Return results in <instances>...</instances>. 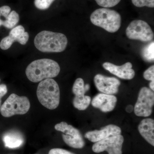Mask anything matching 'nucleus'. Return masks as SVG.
I'll list each match as a JSON object with an SVG mask.
<instances>
[{
	"label": "nucleus",
	"mask_w": 154,
	"mask_h": 154,
	"mask_svg": "<svg viewBox=\"0 0 154 154\" xmlns=\"http://www.w3.org/2000/svg\"><path fill=\"white\" fill-rule=\"evenodd\" d=\"M60 69L57 62L49 59L33 61L28 65L25 73L30 82L37 83L48 79L57 76Z\"/></svg>",
	"instance_id": "nucleus-1"
},
{
	"label": "nucleus",
	"mask_w": 154,
	"mask_h": 154,
	"mask_svg": "<svg viewBox=\"0 0 154 154\" xmlns=\"http://www.w3.org/2000/svg\"><path fill=\"white\" fill-rule=\"evenodd\" d=\"M34 43L41 52H61L66 48L68 39L63 33L43 30L35 36Z\"/></svg>",
	"instance_id": "nucleus-2"
},
{
	"label": "nucleus",
	"mask_w": 154,
	"mask_h": 154,
	"mask_svg": "<svg viewBox=\"0 0 154 154\" xmlns=\"http://www.w3.org/2000/svg\"><path fill=\"white\" fill-rule=\"evenodd\" d=\"M36 94L40 103L48 109L54 110L59 105V87L53 79H46L40 82L37 87Z\"/></svg>",
	"instance_id": "nucleus-3"
},
{
	"label": "nucleus",
	"mask_w": 154,
	"mask_h": 154,
	"mask_svg": "<svg viewBox=\"0 0 154 154\" xmlns=\"http://www.w3.org/2000/svg\"><path fill=\"white\" fill-rule=\"evenodd\" d=\"M94 25L105 29L110 33H115L121 27V17L114 10L103 8L95 10L90 17Z\"/></svg>",
	"instance_id": "nucleus-4"
},
{
	"label": "nucleus",
	"mask_w": 154,
	"mask_h": 154,
	"mask_svg": "<svg viewBox=\"0 0 154 154\" xmlns=\"http://www.w3.org/2000/svg\"><path fill=\"white\" fill-rule=\"evenodd\" d=\"M30 106V101L27 97L13 94L1 106L0 112L5 117H10L15 115H23L28 112Z\"/></svg>",
	"instance_id": "nucleus-5"
},
{
	"label": "nucleus",
	"mask_w": 154,
	"mask_h": 154,
	"mask_svg": "<svg viewBox=\"0 0 154 154\" xmlns=\"http://www.w3.org/2000/svg\"><path fill=\"white\" fill-rule=\"evenodd\" d=\"M128 38L148 42L152 40L154 33L150 26L143 20H136L131 22L126 30Z\"/></svg>",
	"instance_id": "nucleus-6"
},
{
	"label": "nucleus",
	"mask_w": 154,
	"mask_h": 154,
	"mask_svg": "<svg viewBox=\"0 0 154 154\" xmlns=\"http://www.w3.org/2000/svg\"><path fill=\"white\" fill-rule=\"evenodd\" d=\"M54 128L57 131L63 133V139L67 145L75 149L84 147L85 142L79 130L64 122L56 125Z\"/></svg>",
	"instance_id": "nucleus-7"
},
{
	"label": "nucleus",
	"mask_w": 154,
	"mask_h": 154,
	"mask_svg": "<svg viewBox=\"0 0 154 154\" xmlns=\"http://www.w3.org/2000/svg\"><path fill=\"white\" fill-rule=\"evenodd\" d=\"M154 104V93L149 88L143 87L140 91L134 110L136 115L148 117L151 115Z\"/></svg>",
	"instance_id": "nucleus-8"
},
{
	"label": "nucleus",
	"mask_w": 154,
	"mask_h": 154,
	"mask_svg": "<svg viewBox=\"0 0 154 154\" xmlns=\"http://www.w3.org/2000/svg\"><path fill=\"white\" fill-rule=\"evenodd\" d=\"M124 141V137L121 134L110 137L95 143L92 149L96 153L106 151L108 154H122Z\"/></svg>",
	"instance_id": "nucleus-9"
},
{
	"label": "nucleus",
	"mask_w": 154,
	"mask_h": 154,
	"mask_svg": "<svg viewBox=\"0 0 154 154\" xmlns=\"http://www.w3.org/2000/svg\"><path fill=\"white\" fill-rule=\"evenodd\" d=\"M29 37V34L28 32H25L24 27L21 25H18L12 29L9 36L2 39L0 42V48L3 50L8 49L15 42L24 45L28 42Z\"/></svg>",
	"instance_id": "nucleus-10"
},
{
	"label": "nucleus",
	"mask_w": 154,
	"mask_h": 154,
	"mask_svg": "<svg viewBox=\"0 0 154 154\" xmlns=\"http://www.w3.org/2000/svg\"><path fill=\"white\" fill-rule=\"evenodd\" d=\"M96 88L102 94L113 95L117 94L119 87L121 85L120 81L114 77H106L97 74L94 79Z\"/></svg>",
	"instance_id": "nucleus-11"
},
{
	"label": "nucleus",
	"mask_w": 154,
	"mask_h": 154,
	"mask_svg": "<svg viewBox=\"0 0 154 154\" xmlns=\"http://www.w3.org/2000/svg\"><path fill=\"white\" fill-rule=\"evenodd\" d=\"M120 128L114 125H108L100 130H94L86 133L85 137L92 142L96 143L110 137L121 134Z\"/></svg>",
	"instance_id": "nucleus-12"
},
{
	"label": "nucleus",
	"mask_w": 154,
	"mask_h": 154,
	"mask_svg": "<svg viewBox=\"0 0 154 154\" xmlns=\"http://www.w3.org/2000/svg\"><path fill=\"white\" fill-rule=\"evenodd\" d=\"M104 68L121 79L131 80L134 77L135 72L132 69V64L130 62H127L122 65L119 66L109 62L103 64Z\"/></svg>",
	"instance_id": "nucleus-13"
},
{
	"label": "nucleus",
	"mask_w": 154,
	"mask_h": 154,
	"mask_svg": "<svg viewBox=\"0 0 154 154\" xmlns=\"http://www.w3.org/2000/svg\"><path fill=\"white\" fill-rule=\"evenodd\" d=\"M117 101V98L114 95L99 94L93 99L92 105L102 112L106 113L114 110Z\"/></svg>",
	"instance_id": "nucleus-14"
},
{
	"label": "nucleus",
	"mask_w": 154,
	"mask_h": 154,
	"mask_svg": "<svg viewBox=\"0 0 154 154\" xmlns=\"http://www.w3.org/2000/svg\"><path fill=\"white\" fill-rule=\"evenodd\" d=\"M19 16L16 11H11L8 6L0 7V27L2 25L8 29L14 28L19 22Z\"/></svg>",
	"instance_id": "nucleus-15"
},
{
	"label": "nucleus",
	"mask_w": 154,
	"mask_h": 154,
	"mask_svg": "<svg viewBox=\"0 0 154 154\" xmlns=\"http://www.w3.org/2000/svg\"><path fill=\"white\" fill-rule=\"evenodd\" d=\"M138 131L141 135L148 143L154 146V120L152 119H143L139 125Z\"/></svg>",
	"instance_id": "nucleus-16"
},
{
	"label": "nucleus",
	"mask_w": 154,
	"mask_h": 154,
	"mask_svg": "<svg viewBox=\"0 0 154 154\" xmlns=\"http://www.w3.org/2000/svg\"><path fill=\"white\" fill-rule=\"evenodd\" d=\"M3 140L6 147L16 149L21 146L24 142L22 134L16 131L6 133L3 137Z\"/></svg>",
	"instance_id": "nucleus-17"
},
{
	"label": "nucleus",
	"mask_w": 154,
	"mask_h": 154,
	"mask_svg": "<svg viewBox=\"0 0 154 154\" xmlns=\"http://www.w3.org/2000/svg\"><path fill=\"white\" fill-rule=\"evenodd\" d=\"M91 99L90 96L85 95L75 96L73 104L75 108L79 110H85L90 105Z\"/></svg>",
	"instance_id": "nucleus-18"
},
{
	"label": "nucleus",
	"mask_w": 154,
	"mask_h": 154,
	"mask_svg": "<svg viewBox=\"0 0 154 154\" xmlns=\"http://www.w3.org/2000/svg\"><path fill=\"white\" fill-rule=\"evenodd\" d=\"M90 86L88 84L85 85L84 80L82 78H78L75 81L72 88V92L75 96L85 95L89 91Z\"/></svg>",
	"instance_id": "nucleus-19"
},
{
	"label": "nucleus",
	"mask_w": 154,
	"mask_h": 154,
	"mask_svg": "<svg viewBox=\"0 0 154 154\" xmlns=\"http://www.w3.org/2000/svg\"><path fill=\"white\" fill-rule=\"evenodd\" d=\"M154 42L148 44L143 48L141 55L145 60L149 62L153 61L154 60Z\"/></svg>",
	"instance_id": "nucleus-20"
},
{
	"label": "nucleus",
	"mask_w": 154,
	"mask_h": 154,
	"mask_svg": "<svg viewBox=\"0 0 154 154\" xmlns=\"http://www.w3.org/2000/svg\"><path fill=\"white\" fill-rule=\"evenodd\" d=\"M55 0H34V5L38 10H47Z\"/></svg>",
	"instance_id": "nucleus-21"
},
{
	"label": "nucleus",
	"mask_w": 154,
	"mask_h": 154,
	"mask_svg": "<svg viewBox=\"0 0 154 154\" xmlns=\"http://www.w3.org/2000/svg\"><path fill=\"white\" fill-rule=\"evenodd\" d=\"M133 4L138 8L147 7L154 8V0H131Z\"/></svg>",
	"instance_id": "nucleus-22"
},
{
	"label": "nucleus",
	"mask_w": 154,
	"mask_h": 154,
	"mask_svg": "<svg viewBox=\"0 0 154 154\" xmlns=\"http://www.w3.org/2000/svg\"><path fill=\"white\" fill-rule=\"evenodd\" d=\"M99 6L104 8H112L118 5L121 0H95Z\"/></svg>",
	"instance_id": "nucleus-23"
},
{
	"label": "nucleus",
	"mask_w": 154,
	"mask_h": 154,
	"mask_svg": "<svg viewBox=\"0 0 154 154\" xmlns=\"http://www.w3.org/2000/svg\"><path fill=\"white\" fill-rule=\"evenodd\" d=\"M143 77L146 80L154 82V66L152 65L146 70L143 73Z\"/></svg>",
	"instance_id": "nucleus-24"
},
{
	"label": "nucleus",
	"mask_w": 154,
	"mask_h": 154,
	"mask_svg": "<svg viewBox=\"0 0 154 154\" xmlns=\"http://www.w3.org/2000/svg\"><path fill=\"white\" fill-rule=\"evenodd\" d=\"M48 154H74L71 152H69L66 150L60 148L51 149L50 150Z\"/></svg>",
	"instance_id": "nucleus-25"
},
{
	"label": "nucleus",
	"mask_w": 154,
	"mask_h": 154,
	"mask_svg": "<svg viewBox=\"0 0 154 154\" xmlns=\"http://www.w3.org/2000/svg\"><path fill=\"white\" fill-rule=\"evenodd\" d=\"M8 92V88L7 86L5 84H2L0 85V107L1 106V103H2V98L3 96L5 95Z\"/></svg>",
	"instance_id": "nucleus-26"
},
{
	"label": "nucleus",
	"mask_w": 154,
	"mask_h": 154,
	"mask_svg": "<svg viewBox=\"0 0 154 154\" xmlns=\"http://www.w3.org/2000/svg\"><path fill=\"white\" fill-rule=\"evenodd\" d=\"M134 110L133 107L132 105H129L127 107H126V109H125V110L128 113H131V112H132L133 110Z\"/></svg>",
	"instance_id": "nucleus-27"
},
{
	"label": "nucleus",
	"mask_w": 154,
	"mask_h": 154,
	"mask_svg": "<svg viewBox=\"0 0 154 154\" xmlns=\"http://www.w3.org/2000/svg\"><path fill=\"white\" fill-rule=\"evenodd\" d=\"M149 87L152 91H154V82H151L149 83Z\"/></svg>",
	"instance_id": "nucleus-28"
},
{
	"label": "nucleus",
	"mask_w": 154,
	"mask_h": 154,
	"mask_svg": "<svg viewBox=\"0 0 154 154\" xmlns=\"http://www.w3.org/2000/svg\"><path fill=\"white\" fill-rule=\"evenodd\" d=\"M0 81H1V80H0Z\"/></svg>",
	"instance_id": "nucleus-29"
}]
</instances>
